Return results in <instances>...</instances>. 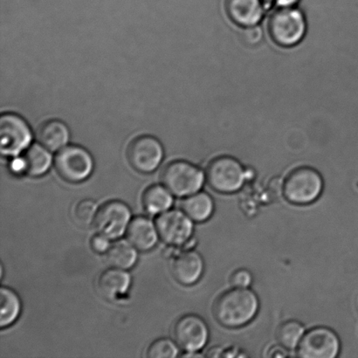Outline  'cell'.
Segmentation results:
<instances>
[{"mask_svg":"<svg viewBox=\"0 0 358 358\" xmlns=\"http://www.w3.org/2000/svg\"><path fill=\"white\" fill-rule=\"evenodd\" d=\"M111 240L105 235L98 233L90 241V247L97 254H106L111 247Z\"/></svg>","mask_w":358,"mask_h":358,"instance_id":"27","label":"cell"},{"mask_svg":"<svg viewBox=\"0 0 358 358\" xmlns=\"http://www.w3.org/2000/svg\"><path fill=\"white\" fill-rule=\"evenodd\" d=\"M98 205L93 199H85L76 203L73 210V216L80 226L87 227L94 224L98 213Z\"/></svg>","mask_w":358,"mask_h":358,"instance_id":"24","label":"cell"},{"mask_svg":"<svg viewBox=\"0 0 358 358\" xmlns=\"http://www.w3.org/2000/svg\"><path fill=\"white\" fill-rule=\"evenodd\" d=\"M161 179L173 195L186 198L201 189L205 175L194 164L187 161L178 160L164 168Z\"/></svg>","mask_w":358,"mask_h":358,"instance_id":"5","label":"cell"},{"mask_svg":"<svg viewBox=\"0 0 358 358\" xmlns=\"http://www.w3.org/2000/svg\"><path fill=\"white\" fill-rule=\"evenodd\" d=\"M224 10L229 20L241 28L258 26L264 17L263 0H226Z\"/></svg>","mask_w":358,"mask_h":358,"instance_id":"15","label":"cell"},{"mask_svg":"<svg viewBox=\"0 0 358 358\" xmlns=\"http://www.w3.org/2000/svg\"><path fill=\"white\" fill-rule=\"evenodd\" d=\"M305 334V329L300 322L289 320L280 325L277 339L280 345L287 350L296 349Z\"/></svg>","mask_w":358,"mask_h":358,"instance_id":"23","label":"cell"},{"mask_svg":"<svg viewBox=\"0 0 358 358\" xmlns=\"http://www.w3.org/2000/svg\"><path fill=\"white\" fill-rule=\"evenodd\" d=\"M55 168L64 180L73 182L85 181L94 171V159L83 147L71 145L59 150L55 157Z\"/></svg>","mask_w":358,"mask_h":358,"instance_id":"6","label":"cell"},{"mask_svg":"<svg viewBox=\"0 0 358 358\" xmlns=\"http://www.w3.org/2000/svg\"><path fill=\"white\" fill-rule=\"evenodd\" d=\"M259 308L257 294L248 287L224 291L213 305V315L227 328H240L254 320Z\"/></svg>","mask_w":358,"mask_h":358,"instance_id":"1","label":"cell"},{"mask_svg":"<svg viewBox=\"0 0 358 358\" xmlns=\"http://www.w3.org/2000/svg\"><path fill=\"white\" fill-rule=\"evenodd\" d=\"M324 189V179L311 167H299L287 175L282 192L287 201L296 206H306L318 199Z\"/></svg>","mask_w":358,"mask_h":358,"instance_id":"3","label":"cell"},{"mask_svg":"<svg viewBox=\"0 0 358 358\" xmlns=\"http://www.w3.org/2000/svg\"><path fill=\"white\" fill-rule=\"evenodd\" d=\"M106 262L112 268L128 270L138 262V252L129 241H117L105 254Z\"/></svg>","mask_w":358,"mask_h":358,"instance_id":"19","label":"cell"},{"mask_svg":"<svg viewBox=\"0 0 358 358\" xmlns=\"http://www.w3.org/2000/svg\"><path fill=\"white\" fill-rule=\"evenodd\" d=\"M131 276L124 269L105 270L97 280V291L110 303L125 301L131 286Z\"/></svg>","mask_w":358,"mask_h":358,"instance_id":"14","label":"cell"},{"mask_svg":"<svg viewBox=\"0 0 358 358\" xmlns=\"http://www.w3.org/2000/svg\"><path fill=\"white\" fill-rule=\"evenodd\" d=\"M70 132L64 122L59 120H49L43 122L38 128L37 139L38 143L49 152H58L68 145Z\"/></svg>","mask_w":358,"mask_h":358,"instance_id":"17","label":"cell"},{"mask_svg":"<svg viewBox=\"0 0 358 358\" xmlns=\"http://www.w3.org/2000/svg\"><path fill=\"white\" fill-rule=\"evenodd\" d=\"M182 208L193 221L203 222L212 217L214 202L208 193L199 192L186 196L182 203Z\"/></svg>","mask_w":358,"mask_h":358,"instance_id":"20","label":"cell"},{"mask_svg":"<svg viewBox=\"0 0 358 358\" xmlns=\"http://www.w3.org/2000/svg\"><path fill=\"white\" fill-rule=\"evenodd\" d=\"M175 342L185 352H199L209 340V328L203 318L189 314L182 315L173 328Z\"/></svg>","mask_w":358,"mask_h":358,"instance_id":"11","label":"cell"},{"mask_svg":"<svg viewBox=\"0 0 358 358\" xmlns=\"http://www.w3.org/2000/svg\"><path fill=\"white\" fill-rule=\"evenodd\" d=\"M206 178L214 191L234 193L244 185L248 179V170L234 157L220 156L210 161L207 166Z\"/></svg>","mask_w":358,"mask_h":358,"instance_id":"4","label":"cell"},{"mask_svg":"<svg viewBox=\"0 0 358 358\" xmlns=\"http://www.w3.org/2000/svg\"><path fill=\"white\" fill-rule=\"evenodd\" d=\"M171 270L178 282L191 286L201 278L205 271V262L198 252L187 249L175 255Z\"/></svg>","mask_w":358,"mask_h":358,"instance_id":"13","label":"cell"},{"mask_svg":"<svg viewBox=\"0 0 358 358\" xmlns=\"http://www.w3.org/2000/svg\"><path fill=\"white\" fill-rule=\"evenodd\" d=\"M341 343L331 329L318 326L305 333L296 348L301 358H335L338 356Z\"/></svg>","mask_w":358,"mask_h":358,"instance_id":"8","label":"cell"},{"mask_svg":"<svg viewBox=\"0 0 358 358\" xmlns=\"http://www.w3.org/2000/svg\"><path fill=\"white\" fill-rule=\"evenodd\" d=\"M156 226L161 240L175 248L188 245L194 231L192 220L180 210H168L161 213Z\"/></svg>","mask_w":358,"mask_h":358,"instance_id":"9","label":"cell"},{"mask_svg":"<svg viewBox=\"0 0 358 358\" xmlns=\"http://www.w3.org/2000/svg\"><path fill=\"white\" fill-rule=\"evenodd\" d=\"M166 186L154 185L145 189L143 194V208L152 215H157L169 210L173 205V196Z\"/></svg>","mask_w":358,"mask_h":358,"instance_id":"21","label":"cell"},{"mask_svg":"<svg viewBox=\"0 0 358 358\" xmlns=\"http://www.w3.org/2000/svg\"><path fill=\"white\" fill-rule=\"evenodd\" d=\"M223 350H221L219 347H214L212 350H210L208 353L206 354V357H219L223 356Z\"/></svg>","mask_w":358,"mask_h":358,"instance_id":"31","label":"cell"},{"mask_svg":"<svg viewBox=\"0 0 358 358\" xmlns=\"http://www.w3.org/2000/svg\"><path fill=\"white\" fill-rule=\"evenodd\" d=\"M231 285L236 287H248L252 282V275L247 269H238L231 276Z\"/></svg>","mask_w":358,"mask_h":358,"instance_id":"28","label":"cell"},{"mask_svg":"<svg viewBox=\"0 0 358 358\" xmlns=\"http://www.w3.org/2000/svg\"><path fill=\"white\" fill-rule=\"evenodd\" d=\"M268 31L273 43L279 47H296L306 35V17L296 7L278 8L269 17Z\"/></svg>","mask_w":358,"mask_h":358,"instance_id":"2","label":"cell"},{"mask_svg":"<svg viewBox=\"0 0 358 358\" xmlns=\"http://www.w3.org/2000/svg\"><path fill=\"white\" fill-rule=\"evenodd\" d=\"M163 159V146L153 136H139L133 140L129 146V162L139 173H153L162 163Z\"/></svg>","mask_w":358,"mask_h":358,"instance_id":"12","label":"cell"},{"mask_svg":"<svg viewBox=\"0 0 358 358\" xmlns=\"http://www.w3.org/2000/svg\"><path fill=\"white\" fill-rule=\"evenodd\" d=\"M287 349L284 348L283 346H275L268 350V357H286L289 356L287 352Z\"/></svg>","mask_w":358,"mask_h":358,"instance_id":"30","label":"cell"},{"mask_svg":"<svg viewBox=\"0 0 358 358\" xmlns=\"http://www.w3.org/2000/svg\"><path fill=\"white\" fill-rule=\"evenodd\" d=\"M278 8H287V7H296L301 0H269Z\"/></svg>","mask_w":358,"mask_h":358,"instance_id":"29","label":"cell"},{"mask_svg":"<svg viewBox=\"0 0 358 358\" xmlns=\"http://www.w3.org/2000/svg\"><path fill=\"white\" fill-rule=\"evenodd\" d=\"M0 327H10L20 317L22 303L15 291L10 287H2L0 290Z\"/></svg>","mask_w":358,"mask_h":358,"instance_id":"22","label":"cell"},{"mask_svg":"<svg viewBox=\"0 0 358 358\" xmlns=\"http://www.w3.org/2000/svg\"><path fill=\"white\" fill-rule=\"evenodd\" d=\"M131 221V208L119 200L103 203L98 210L94 226L97 233L105 235L110 240H117L127 233Z\"/></svg>","mask_w":358,"mask_h":358,"instance_id":"10","label":"cell"},{"mask_svg":"<svg viewBox=\"0 0 358 358\" xmlns=\"http://www.w3.org/2000/svg\"><path fill=\"white\" fill-rule=\"evenodd\" d=\"M159 234L156 224L145 216L134 217L129 223L127 238L139 251L148 252L156 247Z\"/></svg>","mask_w":358,"mask_h":358,"instance_id":"16","label":"cell"},{"mask_svg":"<svg viewBox=\"0 0 358 358\" xmlns=\"http://www.w3.org/2000/svg\"><path fill=\"white\" fill-rule=\"evenodd\" d=\"M22 161L24 171L31 177L38 178L50 169L52 157L44 146L33 145L24 152Z\"/></svg>","mask_w":358,"mask_h":358,"instance_id":"18","label":"cell"},{"mask_svg":"<svg viewBox=\"0 0 358 358\" xmlns=\"http://www.w3.org/2000/svg\"><path fill=\"white\" fill-rule=\"evenodd\" d=\"M178 345L169 338L155 340L146 350L148 358H175L179 356Z\"/></svg>","mask_w":358,"mask_h":358,"instance_id":"25","label":"cell"},{"mask_svg":"<svg viewBox=\"0 0 358 358\" xmlns=\"http://www.w3.org/2000/svg\"><path fill=\"white\" fill-rule=\"evenodd\" d=\"M29 125L20 115L6 113L0 117V150L5 157H17L31 141Z\"/></svg>","mask_w":358,"mask_h":358,"instance_id":"7","label":"cell"},{"mask_svg":"<svg viewBox=\"0 0 358 358\" xmlns=\"http://www.w3.org/2000/svg\"><path fill=\"white\" fill-rule=\"evenodd\" d=\"M242 41L249 45H256L261 43L263 33L257 26L243 28L241 33Z\"/></svg>","mask_w":358,"mask_h":358,"instance_id":"26","label":"cell"}]
</instances>
